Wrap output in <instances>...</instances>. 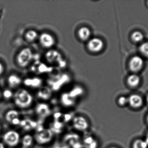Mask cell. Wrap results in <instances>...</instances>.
I'll list each match as a JSON object with an SVG mask.
<instances>
[{
    "label": "cell",
    "instance_id": "277c9868",
    "mask_svg": "<svg viewBox=\"0 0 148 148\" xmlns=\"http://www.w3.org/2000/svg\"><path fill=\"white\" fill-rule=\"evenodd\" d=\"M104 46L103 41L98 37H94L89 39L87 44L88 50L93 53L101 52L103 50Z\"/></svg>",
    "mask_w": 148,
    "mask_h": 148
},
{
    "label": "cell",
    "instance_id": "7c38bea8",
    "mask_svg": "<svg viewBox=\"0 0 148 148\" xmlns=\"http://www.w3.org/2000/svg\"><path fill=\"white\" fill-rule=\"evenodd\" d=\"M128 99V103L133 108H139L143 104V100L141 96L138 94L131 95Z\"/></svg>",
    "mask_w": 148,
    "mask_h": 148
},
{
    "label": "cell",
    "instance_id": "ba28073f",
    "mask_svg": "<svg viewBox=\"0 0 148 148\" xmlns=\"http://www.w3.org/2000/svg\"><path fill=\"white\" fill-rule=\"evenodd\" d=\"M143 65V60L138 56L132 57L130 61L129 67L130 70L133 72H137L140 70Z\"/></svg>",
    "mask_w": 148,
    "mask_h": 148
},
{
    "label": "cell",
    "instance_id": "e575fe53",
    "mask_svg": "<svg viewBox=\"0 0 148 148\" xmlns=\"http://www.w3.org/2000/svg\"><path fill=\"white\" fill-rule=\"evenodd\" d=\"M147 103L148 104V94L147 96Z\"/></svg>",
    "mask_w": 148,
    "mask_h": 148
},
{
    "label": "cell",
    "instance_id": "9a60e30c",
    "mask_svg": "<svg viewBox=\"0 0 148 148\" xmlns=\"http://www.w3.org/2000/svg\"><path fill=\"white\" fill-rule=\"evenodd\" d=\"M38 98L44 101H47L51 98L52 91L47 87L42 88L37 93Z\"/></svg>",
    "mask_w": 148,
    "mask_h": 148
},
{
    "label": "cell",
    "instance_id": "9c48e42d",
    "mask_svg": "<svg viewBox=\"0 0 148 148\" xmlns=\"http://www.w3.org/2000/svg\"><path fill=\"white\" fill-rule=\"evenodd\" d=\"M36 112L39 116L42 118L48 117L51 114V110L49 106L45 103L38 104L36 108Z\"/></svg>",
    "mask_w": 148,
    "mask_h": 148
},
{
    "label": "cell",
    "instance_id": "d6986e66",
    "mask_svg": "<svg viewBox=\"0 0 148 148\" xmlns=\"http://www.w3.org/2000/svg\"><path fill=\"white\" fill-rule=\"evenodd\" d=\"M140 82V78L136 74H132L127 79V83L130 87H134L139 85Z\"/></svg>",
    "mask_w": 148,
    "mask_h": 148
},
{
    "label": "cell",
    "instance_id": "8fae6325",
    "mask_svg": "<svg viewBox=\"0 0 148 148\" xmlns=\"http://www.w3.org/2000/svg\"><path fill=\"white\" fill-rule=\"evenodd\" d=\"M6 119L8 122L14 125H20L21 121L18 112L15 110L9 111L6 114Z\"/></svg>",
    "mask_w": 148,
    "mask_h": 148
},
{
    "label": "cell",
    "instance_id": "8d00e7d4",
    "mask_svg": "<svg viewBox=\"0 0 148 148\" xmlns=\"http://www.w3.org/2000/svg\"><path fill=\"white\" fill-rule=\"evenodd\" d=\"M0 129H1V125H0Z\"/></svg>",
    "mask_w": 148,
    "mask_h": 148
},
{
    "label": "cell",
    "instance_id": "5bb4252c",
    "mask_svg": "<svg viewBox=\"0 0 148 148\" xmlns=\"http://www.w3.org/2000/svg\"><path fill=\"white\" fill-rule=\"evenodd\" d=\"M60 100L62 104L66 107H73L75 103V100L73 98L69 93L62 94L61 96Z\"/></svg>",
    "mask_w": 148,
    "mask_h": 148
},
{
    "label": "cell",
    "instance_id": "4316f807",
    "mask_svg": "<svg viewBox=\"0 0 148 148\" xmlns=\"http://www.w3.org/2000/svg\"><path fill=\"white\" fill-rule=\"evenodd\" d=\"M140 50L142 54L148 56V42L144 43L140 46Z\"/></svg>",
    "mask_w": 148,
    "mask_h": 148
},
{
    "label": "cell",
    "instance_id": "d4e9b609",
    "mask_svg": "<svg viewBox=\"0 0 148 148\" xmlns=\"http://www.w3.org/2000/svg\"><path fill=\"white\" fill-rule=\"evenodd\" d=\"M131 38L134 41L138 42L142 41L143 39V34L140 31H135L132 34Z\"/></svg>",
    "mask_w": 148,
    "mask_h": 148
},
{
    "label": "cell",
    "instance_id": "f1b7e54d",
    "mask_svg": "<svg viewBox=\"0 0 148 148\" xmlns=\"http://www.w3.org/2000/svg\"><path fill=\"white\" fill-rule=\"evenodd\" d=\"M3 96L6 99H9L12 97L13 93L9 89H6L3 92Z\"/></svg>",
    "mask_w": 148,
    "mask_h": 148
},
{
    "label": "cell",
    "instance_id": "f546056e",
    "mask_svg": "<svg viewBox=\"0 0 148 148\" xmlns=\"http://www.w3.org/2000/svg\"><path fill=\"white\" fill-rule=\"evenodd\" d=\"M3 71V67L2 64L0 63V75L2 74Z\"/></svg>",
    "mask_w": 148,
    "mask_h": 148
},
{
    "label": "cell",
    "instance_id": "d6a6232c",
    "mask_svg": "<svg viewBox=\"0 0 148 148\" xmlns=\"http://www.w3.org/2000/svg\"><path fill=\"white\" fill-rule=\"evenodd\" d=\"M145 141L147 142V143L148 144V133L147 134V139H146V140Z\"/></svg>",
    "mask_w": 148,
    "mask_h": 148
},
{
    "label": "cell",
    "instance_id": "6da1fadb",
    "mask_svg": "<svg viewBox=\"0 0 148 148\" xmlns=\"http://www.w3.org/2000/svg\"><path fill=\"white\" fill-rule=\"evenodd\" d=\"M33 101L32 95L26 89H20L15 94V103L21 108L28 107L31 106Z\"/></svg>",
    "mask_w": 148,
    "mask_h": 148
},
{
    "label": "cell",
    "instance_id": "52a82bcc",
    "mask_svg": "<svg viewBox=\"0 0 148 148\" xmlns=\"http://www.w3.org/2000/svg\"><path fill=\"white\" fill-rule=\"evenodd\" d=\"M73 126L74 128L78 131H84L88 129V123L84 117L77 116L75 117L73 120Z\"/></svg>",
    "mask_w": 148,
    "mask_h": 148
},
{
    "label": "cell",
    "instance_id": "ffe728a7",
    "mask_svg": "<svg viewBox=\"0 0 148 148\" xmlns=\"http://www.w3.org/2000/svg\"><path fill=\"white\" fill-rule=\"evenodd\" d=\"M39 38V35L36 31L34 30H29L25 34V38L29 42H33Z\"/></svg>",
    "mask_w": 148,
    "mask_h": 148
},
{
    "label": "cell",
    "instance_id": "ac0fdd59",
    "mask_svg": "<svg viewBox=\"0 0 148 148\" xmlns=\"http://www.w3.org/2000/svg\"><path fill=\"white\" fill-rule=\"evenodd\" d=\"M8 82L11 87H16L21 84V80L16 75H11L8 78Z\"/></svg>",
    "mask_w": 148,
    "mask_h": 148
},
{
    "label": "cell",
    "instance_id": "4fadbf2b",
    "mask_svg": "<svg viewBox=\"0 0 148 148\" xmlns=\"http://www.w3.org/2000/svg\"><path fill=\"white\" fill-rule=\"evenodd\" d=\"M77 35L82 41H88L91 36V31L88 27H81L77 30Z\"/></svg>",
    "mask_w": 148,
    "mask_h": 148
},
{
    "label": "cell",
    "instance_id": "2e32d148",
    "mask_svg": "<svg viewBox=\"0 0 148 148\" xmlns=\"http://www.w3.org/2000/svg\"><path fill=\"white\" fill-rule=\"evenodd\" d=\"M47 59L50 63L57 62L59 59H61V55L60 53L55 50L49 51L47 54Z\"/></svg>",
    "mask_w": 148,
    "mask_h": 148
},
{
    "label": "cell",
    "instance_id": "484cf974",
    "mask_svg": "<svg viewBox=\"0 0 148 148\" xmlns=\"http://www.w3.org/2000/svg\"><path fill=\"white\" fill-rule=\"evenodd\" d=\"M69 93L70 95L72 96L73 98L75 100L76 98L82 95L83 94V90L79 88H75L71 90Z\"/></svg>",
    "mask_w": 148,
    "mask_h": 148
},
{
    "label": "cell",
    "instance_id": "3957f363",
    "mask_svg": "<svg viewBox=\"0 0 148 148\" xmlns=\"http://www.w3.org/2000/svg\"><path fill=\"white\" fill-rule=\"evenodd\" d=\"M53 137V132L48 129H41L38 130L36 134V141L40 144H45L52 140Z\"/></svg>",
    "mask_w": 148,
    "mask_h": 148
},
{
    "label": "cell",
    "instance_id": "cb8c5ba5",
    "mask_svg": "<svg viewBox=\"0 0 148 148\" xmlns=\"http://www.w3.org/2000/svg\"><path fill=\"white\" fill-rule=\"evenodd\" d=\"M40 81L36 78L35 79H27L25 80L24 83L27 86L36 87L40 85Z\"/></svg>",
    "mask_w": 148,
    "mask_h": 148
},
{
    "label": "cell",
    "instance_id": "83f0119b",
    "mask_svg": "<svg viewBox=\"0 0 148 148\" xmlns=\"http://www.w3.org/2000/svg\"><path fill=\"white\" fill-rule=\"evenodd\" d=\"M117 102L120 106L123 107L128 103V99L125 96H121L118 98Z\"/></svg>",
    "mask_w": 148,
    "mask_h": 148
},
{
    "label": "cell",
    "instance_id": "5b68a950",
    "mask_svg": "<svg viewBox=\"0 0 148 148\" xmlns=\"http://www.w3.org/2000/svg\"><path fill=\"white\" fill-rule=\"evenodd\" d=\"M3 140L5 143L9 146L15 147L20 141V135L16 131H8L3 136Z\"/></svg>",
    "mask_w": 148,
    "mask_h": 148
},
{
    "label": "cell",
    "instance_id": "e0dca14e",
    "mask_svg": "<svg viewBox=\"0 0 148 148\" xmlns=\"http://www.w3.org/2000/svg\"><path fill=\"white\" fill-rule=\"evenodd\" d=\"M20 125L25 130H29L36 127V124L34 121L29 119H26L21 121Z\"/></svg>",
    "mask_w": 148,
    "mask_h": 148
},
{
    "label": "cell",
    "instance_id": "7402d4cb",
    "mask_svg": "<svg viewBox=\"0 0 148 148\" xmlns=\"http://www.w3.org/2000/svg\"><path fill=\"white\" fill-rule=\"evenodd\" d=\"M33 141H34V139L32 136L27 134L23 136L22 140V142L24 148H27L32 145Z\"/></svg>",
    "mask_w": 148,
    "mask_h": 148
},
{
    "label": "cell",
    "instance_id": "7a4b0ae2",
    "mask_svg": "<svg viewBox=\"0 0 148 148\" xmlns=\"http://www.w3.org/2000/svg\"><path fill=\"white\" fill-rule=\"evenodd\" d=\"M33 57L32 50L29 48H25L20 51L17 56V62L20 67H24L29 64Z\"/></svg>",
    "mask_w": 148,
    "mask_h": 148
},
{
    "label": "cell",
    "instance_id": "4dcf8cb0",
    "mask_svg": "<svg viewBox=\"0 0 148 148\" xmlns=\"http://www.w3.org/2000/svg\"><path fill=\"white\" fill-rule=\"evenodd\" d=\"M55 148H69V147L65 145V146H62V147H61V146H60V147H59V146H57V147H56Z\"/></svg>",
    "mask_w": 148,
    "mask_h": 148
},
{
    "label": "cell",
    "instance_id": "44dd1931",
    "mask_svg": "<svg viewBox=\"0 0 148 148\" xmlns=\"http://www.w3.org/2000/svg\"><path fill=\"white\" fill-rule=\"evenodd\" d=\"M84 146L87 148H97V142L91 136L86 137L84 140Z\"/></svg>",
    "mask_w": 148,
    "mask_h": 148
},
{
    "label": "cell",
    "instance_id": "836d02e7",
    "mask_svg": "<svg viewBox=\"0 0 148 148\" xmlns=\"http://www.w3.org/2000/svg\"><path fill=\"white\" fill-rule=\"evenodd\" d=\"M147 122L148 123V114L147 116Z\"/></svg>",
    "mask_w": 148,
    "mask_h": 148
},
{
    "label": "cell",
    "instance_id": "1f68e13d",
    "mask_svg": "<svg viewBox=\"0 0 148 148\" xmlns=\"http://www.w3.org/2000/svg\"><path fill=\"white\" fill-rule=\"evenodd\" d=\"M0 148H5L4 145L2 143L0 142Z\"/></svg>",
    "mask_w": 148,
    "mask_h": 148
},
{
    "label": "cell",
    "instance_id": "30bf717a",
    "mask_svg": "<svg viewBox=\"0 0 148 148\" xmlns=\"http://www.w3.org/2000/svg\"><path fill=\"white\" fill-rule=\"evenodd\" d=\"M79 137L75 134H69L66 136L65 138V142H66V146L69 148L70 146H72L73 148H81L82 144L78 140Z\"/></svg>",
    "mask_w": 148,
    "mask_h": 148
},
{
    "label": "cell",
    "instance_id": "74e56055",
    "mask_svg": "<svg viewBox=\"0 0 148 148\" xmlns=\"http://www.w3.org/2000/svg\"><path fill=\"white\" fill-rule=\"evenodd\" d=\"M0 96H1V93H0Z\"/></svg>",
    "mask_w": 148,
    "mask_h": 148
},
{
    "label": "cell",
    "instance_id": "8992f818",
    "mask_svg": "<svg viewBox=\"0 0 148 148\" xmlns=\"http://www.w3.org/2000/svg\"><path fill=\"white\" fill-rule=\"evenodd\" d=\"M41 45L45 48H51L56 43V40L52 35L49 33H42L39 36Z\"/></svg>",
    "mask_w": 148,
    "mask_h": 148
},
{
    "label": "cell",
    "instance_id": "f35d334b",
    "mask_svg": "<svg viewBox=\"0 0 148 148\" xmlns=\"http://www.w3.org/2000/svg\"></svg>",
    "mask_w": 148,
    "mask_h": 148
},
{
    "label": "cell",
    "instance_id": "603a6c76",
    "mask_svg": "<svg viewBox=\"0 0 148 148\" xmlns=\"http://www.w3.org/2000/svg\"><path fill=\"white\" fill-rule=\"evenodd\" d=\"M148 147L147 142L140 139L136 140L133 144V148H147Z\"/></svg>",
    "mask_w": 148,
    "mask_h": 148
},
{
    "label": "cell",
    "instance_id": "d590c367",
    "mask_svg": "<svg viewBox=\"0 0 148 148\" xmlns=\"http://www.w3.org/2000/svg\"><path fill=\"white\" fill-rule=\"evenodd\" d=\"M110 148H117V147H111Z\"/></svg>",
    "mask_w": 148,
    "mask_h": 148
}]
</instances>
